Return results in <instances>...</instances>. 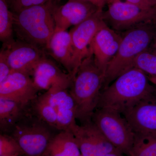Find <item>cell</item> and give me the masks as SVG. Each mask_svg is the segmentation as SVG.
<instances>
[{
	"instance_id": "cell-18",
	"label": "cell",
	"mask_w": 156,
	"mask_h": 156,
	"mask_svg": "<svg viewBox=\"0 0 156 156\" xmlns=\"http://www.w3.org/2000/svg\"><path fill=\"white\" fill-rule=\"evenodd\" d=\"M81 155L72 132L61 131L53 136L43 156H80Z\"/></svg>"
},
{
	"instance_id": "cell-25",
	"label": "cell",
	"mask_w": 156,
	"mask_h": 156,
	"mask_svg": "<svg viewBox=\"0 0 156 156\" xmlns=\"http://www.w3.org/2000/svg\"><path fill=\"white\" fill-rule=\"evenodd\" d=\"M50 0H6L9 9L13 13H17L32 6L41 5Z\"/></svg>"
},
{
	"instance_id": "cell-17",
	"label": "cell",
	"mask_w": 156,
	"mask_h": 156,
	"mask_svg": "<svg viewBox=\"0 0 156 156\" xmlns=\"http://www.w3.org/2000/svg\"><path fill=\"white\" fill-rule=\"evenodd\" d=\"M52 89L57 102L56 129L70 131L77 124L75 102L67 89Z\"/></svg>"
},
{
	"instance_id": "cell-7",
	"label": "cell",
	"mask_w": 156,
	"mask_h": 156,
	"mask_svg": "<svg viewBox=\"0 0 156 156\" xmlns=\"http://www.w3.org/2000/svg\"><path fill=\"white\" fill-rule=\"evenodd\" d=\"M156 13V7L147 9L124 2L116 1L108 4L103 11L104 21L117 31H126L136 26L151 23Z\"/></svg>"
},
{
	"instance_id": "cell-20",
	"label": "cell",
	"mask_w": 156,
	"mask_h": 156,
	"mask_svg": "<svg viewBox=\"0 0 156 156\" xmlns=\"http://www.w3.org/2000/svg\"><path fill=\"white\" fill-rule=\"evenodd\" d=\"M24 107L14 101L0 98L1 129H12L20 120L24 117Z\"/></svg>"
},
{
	"instance_id": "cell-28",
	"label": "cell",
	"mask_w": 156,
	"mask_h": 156,
	"mask_svg": "<svg viewBox=\"0 0 156 156\" xmlns=\"http://www.w3.org/2000/svg\"><path fill=\"white\" fill-rule=\"evenodd\" d=\"M147 50L149 52L156 54V34L154 37L151 44L149 48H148Z\"/></svg>"
},
{
	"instance_id": "cell-22",
	"label": "cell",
	"mask_w": 156,
	"mask_h": 156,
	"mask_svg": "<svg viewBox=\"0 0 156 156\" xmlns=\"http://www.w3.org/2000/svg\"><path fill=\"white\" fill-rule=\"evenodd\" d=\"M128 156H156V136L135 134Z\"/></svg>"
},
{
	"instance_id": "cell-4",
	"label": "cell",
	"mask_w": 156,
	"mask_h": 156,
	"mask_svg": "<svg viewBox=\"0 0 156 156\" xmlns=\"http://www.w3.org/2000/svg\"><path fill=\"white\" fill-rule=\"evenodd\" d=\"M156 34V26L152 23H147L122 34V39L118 51L107 68L101 91L121 75L133 68L134 59L147 50Z\"/></svg>"
},
{
	"instance_id": "cell-16",
	"label": "cell",
	"mask_w": 156,
	"mask_h": 156,
	"mask_svg": "<svg viewBox=\"0 0 156 156\" xmlns=\"http://www.w3.org/2000/svg\"><path fill=\"white\" fill-rule=\"evenodd\" d=\"M46 50L65 68L73 78V48L69 32L66 30L55 32Z\"/></svg>"
},
{
	"instance_id": "cell-32",
	"label": "cell",
	"mask_w": 156,
	"mask_h": 156,
	"mask_svg": "<svg viewBox=\"0 0 156 156\" xmlns=\"http://www.w3.org/2000/svg\"><path fill=\"white\" fill-rule=\"evenodd\" d=\"M152 23L156 26V14L153 20Z\"/></svg>"
},
{
	"instance_id": "cell-34",
	"label": "cell",
	"mask_w": 156,
	"mask_h": 156,
	"mask_svg": "<svg viewBox=\"0 0 156 156\" xmlns=\"http://www.w3.org/2000/svg\"><path fill=\"white\" fill-rule=\"evenodd\" d=\"M80 156H82V155H80Z\"/></svg>"
},
{
	"instance_id": "cell-33",
	"label": "cell",
	"mask_w": 156,
	"mask_h": 156,
	"mask_svg": "<svg viewBox=\"0 0 156 156\" xmlns=\"http://www.w3.org/2000/svg\"><path fill=\"white\" fill-rule=\"evenodd\" d=\"M7 156H20V155H14Z\"/></svg>"
},
{
	"instance_id": "cell-23",
	"label": "cell",
	"mask_w": 156,
	"mask_h": 156,
	"mask_svg": "<svg viewBox=\"0 0 156 156\" xmlns=\"http://www.w3.org/2000/svg\"><path fill=\"white\" fill-rule=\"evenodd\" d=\"M134 68L141 70L150 76H156V54L147 50L140 53L134 59Z\"/></svg>"
},
{
	"instance_id": "cell-11",
	"label": "cell",
	"mask_w": 156,
	"mask_h": 156,
	"mask_svg": "<svg viewBox=\"0 0 156 156\" xmlns=\"http://www.w3.org/2000/svg\"><path fill=\"white\" fill-rule=\"evenodd\" d=\"M122 39L120 32L104 22L90 45V52L98 67L105 74L109 63L115 55Z\"/></svg>"
},
{
	"instance_id": "cell-31",
	"label": "cell",
	"mask_w": 156,
	"mask_h": 156,
	"mask_svg": "<svg viewBox=\"0 0 156 156\" xmlns=\"http://www.w3.org/2000/svg\"><path fill=\"white\" fill-rule=\"evenodd\" d=\"M108 4H110V3L113 2H116V1H119L120 0H107Z\"/></svg>"
},
{
	"instance_id": "cell-13",
	"label": "cell",
	"mask_w": 156,
	"mask_h": 156,
	"mask_svg": "<svg viewBox=\"0 0 156 156\" xmlns=\"http://www.w3.org/2000/svg\"><path fill=\"white\" fill-rule=\"evenodd\" d=\"M38 91L31 77L20 72L12 71L0 83V98L14 101L24 106L36 98Z\"/></svg>"
},
{
	"instance_id": "cell-21",
	"label": "cell",
	"mask_w": 156,
	"mask_h": 156,
	"mask_svg": "<svg viewBox=\"0 0 156 156\" xmlns=\"http://www.w3.org/2000/svg\"><path fill=\"white\" fill-rule=\"evenodd\" d=\"M14 14L9 8L6 0H0V40L3 44L14 40Z\"/></svg>"
},
{
	"instance_id": "cell-24",
	"label": "cell",
	"mask_w": 156,
	"mask_h": 156,
	"mask_svg": "<svg viewBox=\"0 0 156 156\" xmlns=\"http://www.w3.org/2000/svg\"><path fill=\"white\" fill-rule=\"evenodd\" d=\"M24 155L18 143L11 136L1 134L0 156Z\"/></svg>"
},
{
	"instance_id": "cell-26",
	"label": "cell",
	"mask_w": 156,
	"mask_h": 156,
	"mask_svg": "<svg viewBox=\"0 0 156 156\" xmlns=\"http://www.w3.org/2000/svg\"><path fill=\"white\" fill-rule=\"evenodd\" d=\"M12 71L5 53L2 48L0 52V83L8 77Z\"/></svg>"
},
{
	"instance_id": "cell-30",
	"label": "cell",
	"mask_w": 156,
	"mask_h": 156,
	"mask_svg": "<svg viewBox=\"0 0 156 156\" xmlns=\"http://www.w3.org/2000/svg\"><path fill=\"white\" fill-rule=\"evenodd\" d=\"M149 80L151 83L152 84H154L156 87V76H148Z\"/></svg>"
},
{
	"instance_id": "cell-15",
	"label": "cell",
	"mask_w": 156,
	"mask_h": 156,
	"mask_svg": "<svg viewBox=\"0 0 156 156\" xmlns=\"http://www.w3.org/2000/svg\"><path fill=\"white\" fill-rule=\"evenodd\" d=\"M31 77L38 91H48L52 88L67 89L70 87L73 80L70 74L63 72L47 56L37 65Z\"/></svg>"
},
{
	"instance_id": "cell-29",
	"label": "cell",
	"mask_w": 156,
	"mask_h": 156,
	"mask_svg": "<svg viewBox=\"0 0 156 156\" xmlns=\"http://www.w3.org/2000/svg\"><path fill=\"white\" fill-rule=\"evenodd\" d=\"M122 152L118 149L115 150L105 156H125Z\"/></svg>"
},
{
	"instance_id": "cell-27",
	"label": "cell",
	"mask_w": 156,
	"mask_h": 156,
	"mask_svg": "<svg viewBox=\"0 0 156 156\" xmlns=\"http://www.w3.org/2000/svg\"><path fill=\"white\" fill-rule=\"evenodd\" d=\"M124 2L136 5L144 9H152L156 7V0H124Z\"/></svg>"
},
{
	"instance_id": "cell-9",
	"label": "cell",
	"mask_w": 156,
	"mask_h": 156,
	"mask_svg": "<svg viewBox=\"0 0 156 156\" xmlns=\"http://www.w3.org/2000/svg\"><path fill=\"white\" fill-rule=\"evenodd\" d=\"M2 49L12 71L31 76L34 68L47 56L44 49L17 39L3 44Z\"/></svg>"
},
{
	"instance_id": "cell-5",
	"label": "cell",
	"mask_w": 156,
	"mask_h": 156,
	"mask_svg": "<svg viewBox=\"0 0 156 156\" xmlns=\"http://www.w3.org/2000/svg\"><path fill=\"white\" fill-rule=\"evenodd\" d=\"M92 121L117 149L128 156L135 134L122 115L108 109L98 108L92 115Z\"/></svg>"
},
{
	"instance_id": "cell-10",
	"label": "cell",
	"mask_w": 156,
	"mask_h": 156,
	"mask_svg": "<svg viewBox=\"0 0 156 156\" xmlns=\"http://www.w3.org/2000/svg\"><path fill=\"white\" fill-rule=\"evenodd\" d=\"M83 156H105L117 149L92 121L75 125L70 130Z\"/></svg>"
},
{
	"instance_id": "cell-8",
	"label": "cell",
	"mask_w": 156,
	"mask_h": 156,
	"mask_svg": "<svg viewBox=\"0 0 156 156\" xmlns=\"http://www.w3.org/2000/svg\"><path fill=\"white\" fill-rule=\"evenodd\" d=\"M103 14V9H99L69 31L73 48V79L81 62L90 54L89 48L92 39L104 22Z\"/></svg>"
},
{
	"instance_id": "cell-14",
	"label": "cell",
	"mask_w": 156,
	"mask_h": 156,
	"mask_svg": "<svg viewBox=\"0 0 156 156\" xmlns=\"http://www.w3.org/2000/svg\"><path fill=\"white\" fill-rule=\"evenodd\" d=\"M122 115L134 134L156 136V97L140 101Z\"/></svg>"
},
{
	"instance_id": "cell-2",
	"label": "cell",
	"mask_w": 156,
	"mask_h": 156,
	"mask_svg": "<svg viewBox=\"0 0 156 156\" xmlns=\"http://www.w3.org/2000/svg\"><path fill=\"white\" fill-rule=\"evenodd\" d=\"M105 78V74L97 66L90 53L80 65L69 91L75 102L76 119L81 124L92 121Z\"/></svg>"
},
{
	"instance_id": "cell-19",
	"label": "cell",
	"mask_w": 156,
	"mask_h": 156,
	"mask_svg": "<svg viewBox=\"0 0 156 156\" xmlns=\"http://www.w3.org/2000/svg\"><path fill=\"white\" fill-rule=\"evenodd\" d=\"M33 101V108L37 118L48 126L56 129L57 103L52 94L47 91Z\"/></svg>"
},
{
	"instance_id": "cell-1",
	"label": "cell",
	"mask_w": 156,
	"mask_h": 156,
	"mask_svg": "<svg viewBox=\"0 0 156 156\" xmlns=\"http://www.w3.org/2000/svg\"><path fill=\"white\" fill-rule=\"evenodd\" d=\"M148 76L134 68L117 78L101 92L96 109L124 113L140 101L156 97Z\"/></svg>"
},
{
	"instance_id": "cell-12",
	"label": "cell",
	"mask_w": 156,
	"mask_h": 156,
	"mask_svg": "<svg viewBox=\"0 0 156 156\" xmlns=\"http://www.w3.org/2000/svg\"><path fill=\"white\" fill-rule=\"evenodd\" d=\"M99 9H101L86 0H68L62 5L55 3L53 12L55 32L66 30L70 27L78 25Z\"/></svg>"
},
{
	"instance_id": "cell-3",
	"label": "cell",
	"mask_w": 156,
	"mask_h": 156,
	"mask_svg": "<svg viewBox=\"0 0 156 156\" xmlns=\"http://www.w3.org/2000/svg\"><path fill=\"white\" fill-rule=\"evenodd\" d=\"M55 0L30 7L14 14V31L17 39L46 50L55 32L53 17Z\"/></svg>"
},
{
	"instance_id": "cell-6",
	"label": "cell",
	"mask_w": 156,
	"mask_h": 156,
	"mask_svg": "<svg viewBox=\"0 0 156 156\" xmlns=\"http://www.w3.org/2000/svg\"><path fill=\"white\" fill-rule=\"evenodd\" d=\"M24 117L12 128L11 136L26 156H43L53 135L47 124L39 119L26 120Z\"/></svg>"
}]
</instances>
